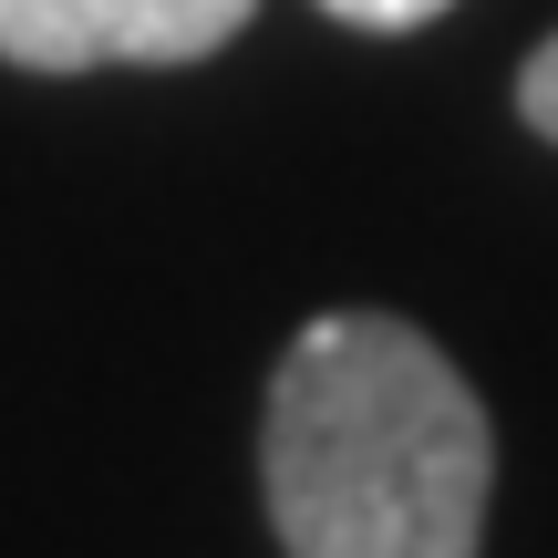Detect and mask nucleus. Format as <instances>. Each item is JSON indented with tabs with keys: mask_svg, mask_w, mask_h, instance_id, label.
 <instances>
[{
	"mask_svg": "<svg viewBox=\"0 0 558 558\" xmlns=\"http://www.w3.org/2000/svg\"><path fill=\"white\" fill-rule=\"evenodd\" d=\"M259 486L290 558H476L497 435L393 311H320L269 373Z\"/></svg>",
	"mask_w": 558,
	"mask_h": 558,
	"instance_id": "f257e3e1",
	"label": "nucleus"
},
{
	"mask_svg": "<svg viewBox=\"0 0 558 558\" xmlns=\"http://www.w3.org/2000/svg\"><path fill=\"white\" fill-rule=\"evenodd\" d=\"M259 0H0V62L94 73V62H207Z\"/></svg>",
	"mask_w": 558,
	"mask_h": 558,
	"instance_id": "f03ea898",
	"label": "nucleus"
},
{
	"mask_svg": "<svg viewBox=\"0 0 558 558\" xmlns=\"http://www.w3.org/2000/svg\"><path fill=\"white\" fill-rule=\"evenodd\" d=\"M331 21H352V32H424L435 11H456V0H320Z\"/></svg>",
	"mask_w": 558,
	"mask_h": 558,
	"instance_id": "7ed1b4c3",
	"label": "nucleus"
},
{
	"mask_svg": "<svg viewBox=\"0 0 558 558\" xmlns=\"http://www.w3.org/2000/svg\"><path fill=\"white\" fill-rule=\"evenodd\" d=\"M518 114L558 145V32L538 41V52H527V73H518Z\"/></svg>",
	"mask_w": 558,
	"mask_h": 558,
	"instance_id": "20e7f679",
	"label": "nucleus"
}]
</instances>
